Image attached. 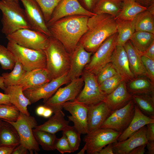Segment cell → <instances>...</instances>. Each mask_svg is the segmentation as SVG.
<instances>
[{
	"label": "cell",
	"instance_id": "cell-3",
	"mask_svg": "<svg viewBox=\"0 0 154 154\" xmlns=\"http://www.w3.org/2000/svg\"><path fill=\"white\" fill-rule=\"evenodd\" d=\"M44 51L46 58V68L51 80L68 72L71 54L59 40L52 36L49 37Z\"/></svg>",
	"mask_w": 154,
	"mask_h": 154
},
{
	"label": "cell",
	"instance_id": "cell-2",
	"mask_svg": "<svg viewBox=\"0 0 154 154\" xmlns=\"http://www.w3.org/2000/svg\"><path fill=\"white\" fill-rule=\"evenodd\" d=\"M87 27L79 42L92 54L106 39L117 32L116 18L107 14H96L89 17Z\"/></svg>",
	"mask_w": 154,
	"mask_h": 154
},
{
	"label": "cell",
	"instance_id": "cell-20",
	"mask_svg": "<svg viewBox=\"0 0 154 154\" xmlns=\"http://www.w3.org/2000/svg\"><path fill=\"white\" fill-rule=\"evenodd\" d=\"M46 68H38L26 71L19 85L23 91L38 88L51 80Z\"/></svg>",
	"mask_w": 154,
	"mask_h": 154
},
{
	"label": "cell",
	"instance_id": "cell-34",
	"mask_svg": "<svg viewBox=\"0 0 154 154\" xmlns=\"http://www.w3.org/2000/svg\"><path fill=\"white\" fill-rule=\"evenodd\" d=\"M129 40L134 46L142 54L154 42V34L135 31Z\"/></svg>",
	"mask_w": 154,
	"mask_h": 154
},
{
	"label": "cell",
	"instance_id": "cell-13",
	"mask_svg": "<svg viewBox=\"0 0 154 154\" xmlns=\"http://www.w3.org/2000/svg\"><path fill=\"white\" fill-rule=\"evenodd\" d=\"M62 108L68 111L71 115L67 116L68 121L72 122L74 126L81 133L89 132L88 124V105L75 100L64 103Z\"/></svg>",
	"mask_w": 154,
	"mask_h": 154
},
{
	"label": "cell",
	"instance_id": "cell-39",
	"mask_svg": "<svg viewBox=\"0 0 154 154\" xmlns=\"http://www.w3.org/2000/svg\"><path fill=\"white\" fill-rule=\"evenodd\" d=\"M71 147L74 152L77 150L81 142V133L73 126H68L63 131Z\"/></svg>",
	"mask_w": 154,
	"mask_h": 154
},
{
	"label": "cell",
	"instance_id": "cell-17",
	"mask_svg": "<svg viewBox=\"0 0 154 154\" xmlns=\"http://www.w3.org/2000/svg\"><path fill=\"white\" fill-rule=\"evenodd\" d=\"M92 54L78 43L71 54L70 67L68 74L70 81L82 76L84 68L90 61Z\"/></svg>",
	"mask_w": 154,
	"mask_h": 154
},
{
	"label": "cell",
	"instance_id": "cell-45",
	"mask_svg": "<svg viewBox=\"0 0 154 154\" xmlns=\"http://www.w3.org/2000/svg\"><path fill=\"white\" fill-rule=\"evenodd\" d=\"M78 0L84 9L92 12H93L94 9L99 1V0Z\"/></svg>",
	"mask_w": 154,
	"mask_h": 154
},
{
	"label": "cell",
	"instance_id": "cell-40",
	"mask_svg": "<svg viewBox=\"0 0 154 154\" xmlns=\"http://www.w3.org/2000/svg\"><path fill=\"white\" fill-rule=\"evenodd\" d=\"M40 7L46 23L55 8L61 0H35Z\"/></svg>",
	"mask_w": 154,
	"mask_h": 154
},
{
	"label": "cell",
	"instance_id": "cell-46",
	"mask_svg": "<svg viewBox=\"0 0 154 154\" xmlns=\"http://www.w3.org/2000/svg\"><path fill=\"white\" fill-rule=\"evenodd\" d=\"M147 137L148 141H154V123L147 124L146 125Z\"/></svg>",
	"mask_w": 154,
	"mask_h": 154
},
{
	"label": "cell",
	"instance_id": "cell-38",
	"mask_svg": "<svg viewBox=\"0 0 154 154\" xmlns=\"http://www.w3.org/2000/svg\"><path fill=\"white\" fill-rule=\"evenodd\" d=\"M20 112L13 104L0 105V119L14 122L17 119Z\"/></svg>",
	"mask_w": 154,
	"mask_h": 154
},
{
	"label": "cell",
	"instance_id": "cell-16",
	"mask_svg": "<svg viewBox=\"0 0 154 154\" xmlns=\"http://www.w3.org/2000/svg\"><path fill=\"white\" fill-rule=\"evenodd\" d=\"M24 8L27 20L32 29L39 31L48 37L51 35L42 11L35 0H20Z\"/></svg>",
	"mask_w": 154,
	"mask_h": 154
},
{
	"label": "cell",
	"instance_id": "cell-18",
	"mask_svg": "<svg viewBox=\"0 0 154 154\" xmlns=\"http://www.w3.org/2000/svg\"><path fill=\"white\" fill-rule=\"evenodd\" d=\"M88 107V124L90 132L100 128L113 112L104 101Z\"/></svg>",
	"mask_w": 154,
	"mask_h": 154
},
{
	"label": "cell",
	"instance_id": "cell-43",
	"mask_svg": "<svg viewBox=\"0 0 154 154\" xmlns=\"http://www.w3.org/2000/svg\"><path fill=\"white\" fill-rule=\"evenodd\" d=\"M54 148L55 149H56L62 154L74 152L67 138L63 133L61 137L57 138L55 143Z\"/></svg>",
	"mask_w": 154,
	"mask_h": 154
},
{
	"label": "cell",
	"instance_id": "cell-14",
	"mask_svg": "<svg viewBox=\"0 0 154 154\" xmlns=\"http://www.w3.org/2000/svg\"><path fill=\"white\" fill-rule=\"evenodd\" d=\"M68 73L59 78L52 80L38 88L24 91L23 94L32 104L36 103L42 99L43 100V102L44 103L61 86L70 82L68 76Z\"/></svg>",
	"mask_w": 154,
	"mask_h": 154
},
{
	"label": "cell",
	"instance_id": "cell-24",
	"mask_svg": "<svg viewBox=\"0 0 154 154\" xmlns=\"http://www.w3.org/2000/svg\"><path fill=\"white\" fill-rule=\"evenodd\" d=\"M134 108V114L132 120L127 127L118 137L117 141L124 140L143 127L148 123H154V119L144 114L135 104Z\"/></svg>",
	"mask_w": 154,
	"mask_h": 154
},
{
	"label": "cell",
	"instance_id": "cell-19",
	"mask_svg": "<svg viewBox=\"0 0 154 154\" xmlns=\"http://www.w3.org/2000/svg\"><path fill=\"white\" fill-rule=\"evenodd\" d=\"M146 131L147 127L145 125L126 139L113 143L114 153L129 154L137 147L146 144L148 141Z\"/></svg>",
	"mask_w": 154,
	"mask_h": 154
},
{
	"label": "cell",
	"instance_id": "cell-58",
	"mask_svg": "<svg viewBox=\"0 0 154 154\" xmlns=\"http://www.w3.org/2000/svg\"><path fill=\"white\" fill-rule=\"evenodd\" d=\"M87 147L86 144H85L82 148L77 153L78 154H84L86 151H87Z\"/></svg>",
	"mask_w": 154,
	"mask_h": 154
},
{
	"label": "cell",
	"instance_id": "cell-60",
	"mask_svg": "<svg viewBox=\"0 0 154 154\" xmlns=\"http://www.w3.org/2000/svg\"><path fill=\"white\" fill-rule=\"evenodd\" d=\"M1 120L2 119H0V122L1 121Z\"/></svg>",
	"mask_w": 154,
	"mask_h": 154
},
{
	"label": "cell",
	"instance_id": "cell-49",
	"mask_svg": "<svg viewBox=\"0 0 154 154\" xmlns=\"http://www.w3.org/2000/svg\"><path fill=\"white\" fill-rule=\"evenodd\" d=\"M28 151L26 147L20 144L14 149L11 154H27Z\"/></svg>",
	"mask_w": 154,
	"mask_h": 154
},
{
	"label": "cell",
	"instance_id": "cell-27",
	"mask_svg": "<svg viewBox=\"0 0 154 154\" xmlns=\"http://www.w3.org/2000/svg\"><path fill=\"white\" fill-rule=\"evenodd\" d=\"M117 35L116 46H123L129 40L135 31V18L132 20H123L116 18Z\"/></svg>",
	"mask_w": 154,
	"mask_h": 154
},
{
	"label": "cell",
	"instance_id": "cell-48",
	"mask_svg": "<svg viewBox=\"0 0 154 154\" xmlns=\"http://www.w3.org/2000/svg\"><path fill=\"white\" fill-rule=\"evenodd\" d=\"M144 56L151 59L154 60V42L142 54Z\"/></svg>",
	"mask_w": 154,
	"mask_h": 154
},
{
	"label": "cell",
	"instance_id": "cell-61",
	"mask_svg": "<svg viewBox=\"0 0 154 154\" xmlns=\"http://www.w3.org/2000/svg\"><path fill=\"white\" fill-rule=\"evenodd\" d=\"M121 0L123 1V0Z\"/></svg>",
	"mask_w": 154,
	"mask_h": 154
},
{
	"label": "cell",
	"instance_id": "cell-59",
	"mask_svg": "<svg viewBox=\"0 0 154 154\" xmlns=\"http://www.w3.org/2000/svg\"><path fill=\"white\" fill-rule=\"evenodd\" d=\"M15 0V1H19V0Z\"/></svg>",
	"mask_w": 154,
	"mask_h": 154
},
{
	"label": "cell",
	"instance_id": "cell-23",
	"mask_svg": "<svg viewBox=\"0 0 154 154\" xmlns=\"http://www.w3.org/2000/svg\"><path fill=\"white\" fill-rule=\"evenodd\" d=\"M127 53L130 70L135 78L147 77L146 72L142 60V53L133 45L129 40L123 46Z\"/></svg>",
	"mask_w": 154,
	"mask_h": 154
},
{
	"label": "cell",
	"instance_id": "cell-41",
	"mask_svg": "<svg viewBox=\"0 0 154 154\" xmlns=\"http://www.w3.org/2000/svg\"><path fill=\"white\" fill-rule=\"evenodd\" d=\"M124 80L118 74L108 79L99 84L101 90L107 95L115 90L120 83Z\"/></svg>",
	"mask_w": 154,
	"mask_h": 154
},
{
	"label": "cell",
	"instance_id": "cell-57",
	"mask_svg": "<svg viewBox=\"0 0 154 154\" xmlns=\"http://www.w3.org/2000/svg\"><path fill=\"white\" fill-rule=\"evenodd\" d=\"M0 88L3 90L6 88L4 83V79L2 76H0Z\"/></svg>",
	"mask_w": 154,
	"mask_h": 154
},
{
	"label": "cell",
	"instance_id": "cell-54",
	"mask_svg": "<svg viewBox=\"0 0 154 154\" xmlns=\"http://www.w3.org/2000/svg\"><path fill=\"white\" fill-rule=\"evenodd\" d=\"M147 151L146 153L147 154H154V141H148L146 144Z\"/></svg>",
	"mask_w": 154,
	"mask_h": 154
},
{
	"label": "cell",
	"instance_id": "cell-12",
	"mask_svg": "<svg viewBox=\"0 0 154 154\" xmlns=\"http://www.w3.org/2000/svg\"><path fill=\"white\" fill-rule=\"evenodd\" d=\"M134 104L132 99L123 107L113 111L101 128L110 129L122 133L133 119L135 112Z\"/></svg>",
	"mask_w": 154,
	"mask_h": 154
},
{
	"label": "cell",
	"instance_id": "cell-25",
	"mask_svg": "<svg viewBox=\"0 0 154 154\" xmlns=\"http://www.w3.org/2000/svg\"><path fill=\"white\" fill-rule=\"evenodd\" d=\"M4 91L5 94L9 95L11 103L17 107L20 112L27 115H30L27 107L32 103L24 95L20 85L9 86Z\"/></svg>",
	"mask_w": 154,
	"mask_h": 154
},
{
	"label": "cell",
	"instance_id": "cell-10",
	"mask_svg": "<svg viewBox=\"0 0 154 154\" xmlns=\"http://www.w3.org/2000/svg\"><path fill=\"white\" fill-rule=\"evenodd\" d=\"M121 133L112 129L102 128L89 132L83 139L87 145V153L98 154L107 145L117 141Z\"/></svg>",
	"mask_w": 154,
	"mask_h": 154
},
{
	"label": "cell",
	"instance_id": "cell-36",
	"mask_svg": "<svg viewBox=\"0 0 154 154\" xmlns=\"http://www.w3.org/2000/svg\"><path fill=\"white\" fill-rule=\"evenodd\" d=\"M33 132L37 142L43 149L47 151L55 150L54 145L57 139L55 134L34 129Z\"/></svg>",
	"mask_w": 154,
	"mask_h": 154
},
{
	"label": "cell",
	"instance_id": "cell-30",
	"mask_svg": "<svg viewBox=\"0 0 154 154\" xmlns=\"http://www.w3.org/2000/svg\"><path fill=\"white\" fill-rule=\"evenodd\" d=\"M20 143V138L15 128L10 123L1 120L0 122V145L17 146Z\"/></svg>",
	"mask_w": 154,
	"mask_h": 154
},
{
	"label": "cell",
	"instance_id": "cell-37",
	"mask_svg": "<svg viewBox=\"0 0 154 154\" xmlns=\"http://www.w3.org/2000/svg\"><path fill=\"white\" fill-rule=\"evenodd\" d=\"M17 59L12 52L4 46L0 44V64L4 70H12Z\"/></svg>",
	"mask_w": 154,
	"mask_h": 154
},
{
	"label": "cell",
	"instance_id": "cell-6",
	"mask_svg": "<svg viewBox=\"0 0 154 154\" xmlns=\"http://www.w3.org/2000/svg\"><path fill=\"white\" fill-rule=\"evenodd\" d=\"M3 121L9 122L14 127L19 135L20 144L28 149L30 154H33L34 153H38L40 149L33 132V128L37 125V124L34 117L20 112L16 121Z\"/></svg>",
	"mask_w": 154,
	"mask_h": 154
},
{
	"label": "cell",
	"instance_id": "cell-4",
	"mask_svg": "<svg viewBox=\"0 0 154 154\" xmlns=\"http://www.w3.org/2000/svg\"><path fill=\"white\" fill-rule=\"evenodd\" d=\"M0 10L2 14L1 32L6 36L19 29H32L19 1L1 0Z\"/></svg>",
	"mask_w": 154,
	"mask_h": 154
},
{
	"label": "cell",
	"instance_id": "cell-11",
	"mask_svg": "<svg viewBox=\"0 0 154 154\" xmlns=\"http://www.w3.org/2000/svg\"><path fill=\"white\" fill-rule=\"evenodd\" d=\"M117 33L106 39L91 56L84 69L96 76L107 64L111 62V57L115 47Z\"/></svg>",
	"mask_w": 154,
	"mask_h": 154
},
{
	"label": "cell",
	"instance_id": "cell-52",
	"mask_svg": "<svg viewBox=\"0 0 154 154\" xmlns=\"http://www.w3.org/2000/svg\"><path fill=\"white\" fill-rule=\"evenodd\" d=\"M141 6L147 8L154 5V0H135Z\"/></svg>",
	"mask_w": 154,
	"mask_h": 154
},
{
	"label": "cell",
	"instance_id": "cell-26",
	"mask_svg": "<svg viewBox=\"0 0 154 154\" xmlns=\"http://www.w3.org/2000/svg\"><path fill=\"white\" fill-rule=\"evenodd\" d=\"M54 114L46 121L41 125H37L34 129L55 134L59 131H63L69 125V121L65 119V114L62 110Z\"/></svg>",
	"mask_w": 154,
	"mask_h": 154
},
{
	"label": "cell",
	"instance_id": "cell-53",
	"mask_svg": "<svg viewBox=\"0 0 154 154\" xmlns=\"http://www.w3.org/2000/svg\"><path fill=\"white\" fill-rule=\"evenodd\" d=\"M12 104L10 102L9 95L5 94L0 92V105Z\"/></svg>",
	"mask_w": 154,
	"mask_h": 154
},
{
	"label": "cell",
	"instance_id": "cell-8",
	"mask_svg": "<svg viewBox=\"0 0 154 154\" xmlns=\"http://www.w3.org/2000/svg\"><path fill=\"white\" fill-rule=\"evenodd\" d=\"M49 37L39 31L29 29H19L6 36L8 41L23 47L43 51L48 43Z\"/></svg>",
	"mask_w": 154,
	"mask_h": 154
},
{
	"label": "cell",
	"instance_id": "cell-55",
	"mask_svg": "<svg viewBox=\"0 0 154 154\" xmlns=\"http://www.w3.org/2000/svg\"><path fill=\"white\" fill-rule=\"evenodd\" d=\"M46 107L44 106H40L38 107L36 110V113L39 116H42Z\"/></svg>",
	"mask_w": 154,
	"mask_h": 154
},
{
	"label": "cell",
	"instance_id": "cell-56",
	"mask_svg": "<svg viewBox=\"0 0 154 154\" xmlns=\"http://www.w3.org/2000/svg\"><path fill=\"white\" fill-rule=\"evenodd\" d=\"M52 113L53 112L51 109L46 107L42 116L45 118H48L51 116Z\"/></svg>",
	"mask_w": 154,
	"mask_h": 154
},
{
	"label": "cell",
	"instance_id": "cell-28",
	"mask_svg": "<svg viewBox=\"0 0 154 154\" xmlns=\"http://www.w3.org/2000/svg\"><path fill=\"white\" fill-rule=\"evenodd\" d=\"M135 19V31L154 34V5L139 13Z\"/></svg>",
	"mask_w": 154,
	"mask_h": 154
},
{
	"label": "cell",
	"instance_id": "cell-22",
	"mask_svg": "<svg viewBox=\"0 0 154 154\" xmlns=\"http://www.w3.org/2000/svg\"><path fill=\"white\" fill-rule=\"evenodd\" d=\"M126 83L124 80L122 81L115 90L107 95L104 101L113 112L123 107L132 99Z\"/></svg>",
	"mask_w": 154,
	"mask_h": 154
},
{
	"label": "cell",
	"instance_id": "cell-42",
	"mask_svg": "<svg viewBox=\"0 0 154 154\" xmlns=\"http://www.w3.org/2000/svg\"><path fill=\"white\" fill-rule=\"evenodd\" d=\"M118 74L110 62L106 64L96 75L99 85L104 81Z\"/></svg>",
	"mask_w": 154,
	"mask_h": 154
},
{
	"label": "cell",
	"instance_id": "cell-9",
	"mask_svg": "<svg viewBox=\"0 0 154 154\" xmlns=\"http://www.w3.org/2000/svg\"><path fill=\"white\" fill-rule=\"evenodd\" d=\"M82 77L84 87L75 100L87 105L104 101L107 95L100 89L96 76L84 69Z\"/></svg>",
	"mask_w": 154,
	"mask_h": 154
},
{
	"label": "cell",
	"instance_id": "cell-32",
	"mask_svg": "<svg viewBox=\"0 0 154 154\" xmlns=\"http://www.w3.org/2000/svg\"><path fill=\"white\" fill-rule=\"evenodd\" d=\"M134 104L145 115L154 119V94L132 95Z\"/></svg>",
	"mask_w": 154,
	"mask_h": 154
},
{
	"label": "cell",
	"instance_id": "cell-15",
	"mask_svg": "<svg viewBox=\"0 0 154 154\" xmlns=\"http://www.w3.org/2000/svg\"><path fill=\"white\" fill-rule=\"evenodd\" d=\"M95 14L84 9L78 0H61L55 8L50 19L46 24L48 27L56 21L65 17L82 15L90 17Z\"/></svg>",
	"mask_w": 154,
	"mask_h": 154
},
{
	"label": "cell",
	"instance_id": "cell-29",
	"mask_svg": "<svg viewBox=\"0 0 154 154\" xmlns=\"http://www.w3.org/2000/svg\"><path fill=\"white\" fill-rule=\"evenodd\" d=\"M127 84V90L132 95L154 94V83L146 76L135 78Z\"/></svg>",
	"mask_w": 154,
	"mask_h": 154
},
{
	"label": "cell",
	"instance_id": "cell-35",
	"mask_svg": "<svg viewBox=\"0 0 154 154\" xmlns=\"http://www.w3.org/2000/svg\"><path fill=\"white\" fill-rule=\"evenodd\" d=\"M26 71L21 62L17 60L15 65L11 72L3 73L2 74L5 87L19 85Z\"/></svg>",
	"mask_w": 154,
	"mask_h": 154
},
{
	"label": "cell",
	"instance_id": "cell-31",
	"mask_svg": "<svg viewBox=\"0 0 154 154\" xmlns=\"http://www.w3.org/2000/svg\"><path fill=\"white\" fill-rule=\"evenodd\" d=\"M121 0H99L93 13L96 14H107L116 18L122 9Z\"/></svg>",
	"mask_w": 154,
	"mask_h": 154
},
{
	"label": "cell",
	"instance_id": "cell-7",
	"mask_svg": "<svg viewBox=\"0 0 154 154\" xmlns=\"http://www.w3.org/2000/svg\"><path fill=\"white\" fill-rule=\"evenodd\" d=\"M64 87H60L44 103V106L51 109L53 113L62 110L64 103L74 100L84 85L82 77L73 80Z\"/></svg>",
	"mask_w": 154,
	"mask_h": 154
},
{
	"label": "cell",
	"instance_id": "cell-47",
	"mask_svg": "<svg viewBox=\"0 0 154 154\" xmlns=\"http://www.w3.org/2000/svg\"><path fill=\"white\" fill-rule=\"evenodd\" d=\"M16 147L11 145H0V154H11Z\"/></svg>",
	"mask_w": 154,
	"mask_h": 154
},
{
	"label": "cell",
	"instance_id": "cell-44",
	"mask_svg": "<svg viewBox=\"0 0 154 154\" xmlns=\"http://www.w3.org/2000/svg\"><path fill=\"white\" fill-rule=\"evenodd\" d=\"M141 60L146 72L147 77L154 83V60L143 55L141 56Z\"/></svg>",
	"mask_w": 154,
	"mask_h": 154
},
{
	"label": "cell",
	"instance_id": "cell-21",
	"mask_svg": "<svg viewBox=\"0 0 154 154\" xmlns=\"http://www.w3.org/2000/svg\"><path fill=\"white\" fill-rule=\"evenodd\" d=\"M111 62L118 74L126 82L135 78L130 70L127 55L123 46H115Z\"/></svg>",
	"mask_w": 154,
	"mask_h": 154
},
{
	"label": "cell",
	"instance_id": "cell-50",
	"mask_svg": "<svg viewBox=\"0 0 154 154\" xmlns=\"http://www.w3.org/2000/svg\"><path fill=\"white\" fill-rule=\"evenodd\" d=\"M113 143H110L100 150L98 154H114Z\"/></svg>",
	"mask_w": 154,
	"mask_h": 154
},
{
	"label": "cell",
	"instance_id": "cell-51",
	"mask_svg": "<svg viewBox=\"0 0 154 154\" xmlns=\"http://www.w3.org/2000/svg\"><path fill=\"white\" fill-rule=\"evenodd\" d=\"M146 144L138 146L131 150L129 154H144L145 153Z\"/></svg>",
	"mask_w": 154,
	"mask_h": 154
},
{
	"label": "cell",
	"instance_id": "cell-1",
	"mask_svg": "<svg viewBox=\"0 0 154 154\" xmlns=\"http://www.w3.org/2000/svg\"><path fill=\"white\" fill-rule=\"evenodd\" d=\"M89 17L77 15L65 17L58 20L48 27L51 36L59 40L71 54L88 29Z\"/></svg>",
	"mask_w": 154,
	"mask_h": 154
},
{
	"label": "cell",
	"instance_id": "cell-33",
	"mask_svg": "<svg viewBox=\"0 0 154 154\" xmlns=\"http://www.w3.org/2000/svg\"><path fill=\"white\" fill-rule=\"evenodd\" d=\"M147 9L135 0H123L121 11L116 18L123 20H132L138 14Z\"/></svg>",
	"mask_w": 154,
	"mask_h": 154
},
{
	"label": "cell",
	"instance_id": "cell-5",
	"mask_svg": "<svg viewBox=\"0 0 154 154\" xmlns=\"http://www.w3.org/2000/svg\"><path fill=\"white\" fill-rule=\"evenodd\" d=\"M7 47L22 64L25 71L46 68V58L43 50L25 48L11 41H8Z\"/></svg>",
	"mask_w": 154,
	"mask_h": 154
}]
</instances>
